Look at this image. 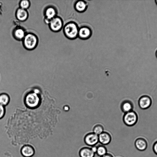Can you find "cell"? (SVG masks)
Returning a JSON list of instances; mask_svg holds the SVG:
<instances>
[{
  "instance_id": "1",
  "label": "cell",
  "mask_w": 157,
  "mask_h": 157,
  "mask_svg": "<svg viewBox=\"0 0 157 157\" xmlns=\"http://www.w3.org/2000/svg\"><path fill=\"white\" fill-rule=\"evenodd\" d=\"M79 28L78 25L75 22H68L63 27L64 34L68 39H75L78 37Z\"/></svg>"
},
{
  "instance_id": "2",
  "label": "cell",
  "mask_w": 157,
  "mask_h": 157,
  "mask_svg": "<svg viewBox=\"0 0 157 157\" xmlns=\"http://www.w3.org/2000/svg\"><path fill=\"white\" fill-rule=\"evenodd\" d=\"M23 40L24 47L29 50L34 49L37 45L38 43L37 36L32 33L26 34Z\"/></svg>"
},
{
  "instance_id": "3",
  "label": "cell",
  "mask_w": 157,
  "mask_h": 157,
  "mask_svg": "<svg viewBox=\"0 0 157 157\" xmlns=\"http://www.w3.org/2000/svg\"><path fill=\"white\" fill-rule=\"evenodd\" d=\"M25 103L30 108H35L39 105L40 98L37 94L34 92L28 93L25 96Z\"/></svg>"
},
{
  "instance_id": "4",
  "label": "cell",
  "mask_w": 157,
  "mask_h": 157,
  "mask_svg": "<svg viewBox=\"0 0 157 157\" xmlns=\"http://www.w3.org/2000/svg\"><path fill=\"white\" fill-rule=\"evenodd\" d=\"M124 124L127 126H131L136 123L137 117L136 113L133 111H131L124 114L123 117Z\"/></svg>"
},
{
  "instance_id": "5",
  "label": "cell",
  "mask_w": 157,
  "mask_h": 157,
  "mask_svg": "<svg viewBox=\"0 0 157 157\" xmlns=\"http://www.w3.org/2000/svg\"><path fill=\"white\" fill-rule=\"evenodd\" d=\"M49 25L52 31L57 32L60 30L63 27V22L61 17L56 16L50 21Z\"/></svg>"
},
{
  "instance_id": "6",
  "label": "cell",
  "mask_w": 157,
  "mask_h": 157,
  "mask_svg": "<svg viewBox=\"0 0 157 157\" xmlns=\"http://www.w3.org/2000/svg\"><path fill=\"white\" fill-rule=\"evenodd\" d=\"M84 141L89 147L96 145L99 142L98 135L93 132L88 133L85 136Z\"/></svg>"
},
{
  "instance_id": "7",
  "label": "cell",
  "mask_w": 157,
  "mask_h": 157,
  "mask_svg": "<svg viewBox=\"0 0 157 157\" xmlns=\"http://www.w3.org/2000/svg\"><path fill=\"white\" fill-rule=\"evenodd\" d=\"M92 34V31L89 27L83 26L79 28L78 37L82 40L89 39Z\"/></svg>"
},
{
  "instance_id": "8",
  "label": "cell",
  "mask_w": 157,
  "mask_h": 157,
  "mask_svg": "<svg viewBox=\"0 0 157 157\" xmlns=\"http://www.w3.org/2000/svg\"><path fill=\"white\" fill-rule=\"evenodd\" d=\"M134 144L136 148L141 151L146 150L148 146L147 140L145 138L141 137H139L136 139Z\"/></svg>"
},
{
  "instance_id": "9",
  "label": "cell",
  "mask_w": 157,
  "mask_h": 157,
  "mask_svg": "<svg viewBox=\"0 0 157 157\" xmlns=\"http://www.w3.org/2000/svg\"><path fill=\"white\" fill-rule=\"evenodd\" d=\"M99 142L104 145L109 144L111 141L112 137L109 132L104 131L98 135Z\"/></svg>"
},
{
  "instance_id": "10",
  "label": "cell",
  "mask_w": 157,
  "mask_h": 157,
  "mask_svg": "<svg viewBox=\"0 0 157 157\" xmlns=\"http://www.w3.org/2000/svg\"><path fill=\"white\" fill-rule=\"evenodd\" d=\"M78 154L80 157H94L95 154L92 151L90 147L87 146L81 147Z\"/></svg>"
},
{
  "instance_id": "11",
  "label": "cell",
  "mask_w": 157,
  "mask_h": 157,
  "mask_svg": "<svg viewBox=\"0 0 157 157\" xmlns=\"http://www.w3.org/2000/svg\"><path fill=\"white\" fill-rule=\"evenodd\" d=\"M57 11L52 7H49L46 8L45 12V22L49 24L50 21L56 16Z\"/></svg>"
},
{
  "instance_id": "12",
  "label": "cell",
  "mask_w": 157,
  "mask_h": 157,
  "mask_svg": "<svg viewBox=\"0 0 157 157\" xmlns=\"http://www.w3.org/2000/svg\"><path fill=\"white\" fill-rule=\"evenodd\" d=\"M151 103V100L149 97L147 96H143L140 98L138 104L141 109H144L149 107Z\"/></svg>"
},
{
  "instance_id": "13",
  "label": "cell",
  "mask_w": 157,
  "mask_h": 157,
  "mask_svg": "<svg viewBox=\"0 0 157 157\" xmlns=\"http://www.w3.org/2000/svg\"><path fill=\"white\" fill-rule=\"evenodd\" d=\"M35 152L33 148L30 145H25L23 146L21 149V154L25 157H31Z\"/></svg>"
},
{
  "instance_id": "14",
  "label": "cell",
  "mask_w": 157,
  "mask_h": 157,
  "mask_svg": "<svg viewBox=\"0 0 157 157\" xmlns=\"http://www.w3.org/2000/svg\"><path fill=\"white\" fill-rule=\"evenodd\" d=\"M16 17L20 21H25L28 17V13L25 10L21 8H18L16 13Z\"/></svg>"
},
{
  "instance_id": "15",
  "label": "cell",
  "mask_w": 157,
  "mask_h": 157,
  "mask_svg": "<svg viewBox=\"0 0 157 157\" xmlns=\"http://www.w3.org/2000/svg\"><path fill=\"white\" fill-rule=\"evenodd\" d=\"M74 7L76 11L82 13L86 10L87 5L86 2L84 1L78 0L75 2Z\"/></svg>"
},
{
  "instance_id": "16",
  "label": "cell",
  "mask_w": 157,
  "mask_h": 157,
  "mask_svg": "<svg viewBox=\"0 0 157 157\" xmlns=\"http://www.w3.org/2000/svg\"><path fill=\"white\" fill-rule=\"evenodd\" d=\"M14 37L18 40H23L26 34L24 30L21 28H17L14 29L13 32Z\"/></svg>"
},
{
  "instance_id": "17",
  "label": "cell",
  "mask_w": 157,
  "mask_h": 157,
  "mask_svg": "<svg viewBox=\"0 0 157 157\" xmlns=\"http://www.w3.org/2000/svg\"><path fill=\"white\" fill-rule=\"evenodd\" d=\"M121 109L124 113L132 111V105L131 102L127 100L124 101L121 104Z\"/></svg>"
},
{
  "instance_id": "18",
  "label": "cell",
  "mask_w": 157,
  "mask_h": 157,
  "mask_svg": "<svg viewBox=\"0 0 157 157\" xmlns=\"http://www.w3.org/2000/svg\"><path fill=\"white\" fill-rule=\"evenodd\" d=\"M9 95L5 93L0 94V105L4 106L7 105L10 101Z\"/></svg>"
},
{
  "instance_id": "19",
  "label": "cell",
  "mask_w": 157,
  "mask_h": 157,
  "mask_svg": "<svg viewBox=\"0 0 157 157\" xmlns=\"http://www.w3.org/2000/svg\"><path fill=\"white\" fill-rule=\"evenodd\" d=\"M107 152V148L105 145L101 144L97 146V151L96 154L98 156L101 157L106 154Z\"/></svg>"
},
{
  "instance_id": "20",
  "label": "cell",
  "mask_w": 157,
  "mask_h": 157,
  "mask_svg": "<svg viewBox=\"0 0 157 157\" xmlns=\"http://www.w3.org/2000/svg\"><path fill=\"white\" fill-rule=\"evenodd\" d=\"M104 132V128L102 126L98 125L95 126L93 129V132L99 135Z\"/></svg>"
},
{
  "instance_id": "21",
  "label": "cell",
  "mask_w": 157,
  "mask_h": 157,
  "mask_svg": "<svg viewBox=\"0 0 157 157\" xmlns=\"http://www.w3.org/2000/svg\"><path fill=\"white\" fill-rule=\"evenodd\" d=\"M19 5L21 8L26 10L29 7L30 3L28 0H23L20 1Z\"/></svg>"
},
{
  "instance_id": "22",
  "label": "cell",
  "mask_w": 157,
  "mask_h": 157,
  "mask_svg": "<svg viewBox=\"0 0 157 157\" xmlns=\"http://www.w3.org/2000/svg\"><path fill=\"white\" fill-rule=\"evenodd\" d=\"M5 113V106L0 105V119L2 118Z\"/></svg>"
},
{
  "instance_id": "23",
  "label": "cell",
  "mask_w": 157,
  "mask_h": 157,
  "mask_svg": "<svg viewBox=\"0 0 157 157\" xmlns=\"http://www.w3.org/2000/svg\"><path fill=\"white\" fill-rule=\"evenodd\" d=\"M152 149L154 152L157 155V140L154 143Z\"/></svg>"
},
{
  "instance_id": "24",
  "label": "cell",
  "mask_w": 157,
  "mask_h": 157,
  "mask_svg": "<svg viewBox=\"0 0 157 157\" xmlns=\"http://www.w3.org/2000/svg\"><path fill=\"white\" fill-rule=\"evenodd\" d=\"M100 157H115V156L111 153L108 152L106 154Z\"/></svg>"
},
{
  "instance_id": "25",
  "label": "cell",
  "mask_w": 157,
  "mask_h": 157,
  "mask_svg": "<svg viewBox=\"0 0 157 157\" xmlns=\"http://www.w3.org/2000/svg\"><path fill=\"white\" fill-rule=\"evenodd\" d=\"M90 147L92 151L96 154L97 151V146L96 145Z\"/></svg>"
},
{
  "instance_id": "26",
  "label": "cell",
  "mask_w": 157,
  "mask_h": 157,
  "mask_svg": "<svg viewBox=\"0 0 157 157\" xmlns=\"http://www.w3.org/2000/svg\"><path fill=\"white\" fill-rule=\"evenodd\" d=\"M155 55L156 57L157 58V50H156V52H155Z\"/></svg>"
},
{
  "instance_id": "27",
  "label": "cell",
  "mask_w": 157,
  "mask_h": 157,
  "mask_svg": "<svg viewBox=\"0 0 157 157\" xmlns=\"http://www.w3.org/2000/svg\"><path fill=\"white\" fill-rule=\"evenodd\" d=\"M155 3H156V4H157V0H156L155 1Z\"/></svg>"
},
{
  "instance_id": "28",
  "label": "cell",
  "mask_w": 157,
  "mask_h": 157,
  "mask_svg": "<svg viewBox=\"0 0 157 157\" xmlns=\"http://www.w3.org/2000/svg\"><path fill=\"white\" fill-rule=\"evenodd\" d=\"M116 157H122L120 156H116Z\"/></svg>"
}]
</instances>
